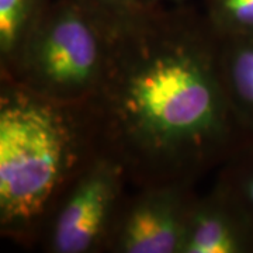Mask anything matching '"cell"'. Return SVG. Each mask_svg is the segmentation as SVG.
Listing matches in <instances>:
<instances>
[{
    "label": "cell",
    "mask_w": 253,
    "mask_h": 253,
    "mask_svg": "<svg viewBox=\"0 0 253 253\" xmlns=\"http://www.w3.org/2000/svg\"><path fill=\"white\" fill-rule=\"evenodd\" d=\"M100 152L129 184L194 186L248 144L226 94L221 38L186 4H146L110 37L107 68L86 103Z\"/></svg>",
    "instance_id": "1"
},
{
    "label": "cell",
    "mask_w": 253,
    "mask_h": 253,
    "mask_svg": "<svg viewBox=\"0 0 253 253\" xmlns=\"http://www.w3.org/2000/svg\"><path fill=\"white\" fill-rule=\"evenodd\" d=\"M0 83V228L28 241L99 149L86 104L49 99L10 78Z\"/></svg>",
    "instance_id": "2"
},
{
    "label": "cell",
    "mask_w": 253,
    "mask_h": 253,
    "mask_svg": "<svg viewBox=\"0 0 253 253\" xmlns=\"http://www.w3.org/2000/svg\"><path fill=\"white\" fill-rule=\"evenodd\" d=\"M110 51L104 27L76 0H54L10 76L41 96L86 104L103 82Z\"/></svg>",
    "instance_id": "3"
},
{
    "label": "cell",
    "mask_w": 253,
    "mask_h": 253,
    "mask_svg": "<svg viewBox=\"0 0 253 253\" xmlns=\"http://www.w3.org/2000/svg\"><path fill=\"white\" fill-rule=\"evenodd\" d=\"M129 184L124 168L97 151L65 190L41 232L49 253L104 252L110 228Z\"/></svg>",
    "instance_id": "4"
},
{
    "label": "cell",
    "mask_w": 253,
    "mask_h": 253,
    "mask_svg": "<svg viewBox=\"0 0 253 253\" xmlns=\"http://www.w3.org/2000/svg\"><path fill=\"white\" fill-rule=\"evenodd\" d=\"M194 186H139L124 196L110 228L104 252L180 253Z\"/></svg>",
    "instance_id": "5"
},
{
    "label": "cell",
    "mask_w": 253,
    "mask_h": 253,
    "mask_svg": "<svg viewBox=\"0 0 253 253\" xmlns=\"http://www.w3.org/2000/svg\"><path fill=\"white\" fill-rule=\"evenodd\" d=\"M180 253H253V217L214 186L190 204Z\"/></svg>",
    "instance_id": "6"
},
{
    "label": "cell",
    "mask_w": 253,
    "mask_h": 253,
    "mask_svg": "<svg viewBox=\"0 0 253 253\" xmlns=\"http://www.w3.org/2000/svg\"><path fill=\"white\" fill-rule=\"evenodd\" d=\"M226 94L248 142H253V34L221 38Z\"/></svg>",
    "instance_id": "7"
},
{
    "label": "cell",
    "mask_w": 253,
    "mask_h": 253,
    "mask_svg": "<svg viewBox=\"0 0 253 253\" xmlns=\"http://www.w3.org/2000/svg\"><path fill=\"white\" fill-rule=\"evenodd\" d=\"M54 0H0V73L10 76L30 36Z\"/></svg>",
    "instance_id": "8"
},
{
    "label": "cell",
    "mask_w": 253,
    "mask_h": 253,
    "mask_svg": "<svg viewBox=\"0 0 253 253\" xmlns=\"http://www.w3.org/2000/svg\"><path fill=\"white\" fill-rule=\"evenodd\" d=\"M215 186L253 217V142L244 145L221 166Z\"/></svg>",
    "instance_id": "9"
},
{
    "label": "cell",
    "mask_w": 253,
    "mask_h": 253,
    "mask_svg": "<svg viewBox=\"0 0 253 253\" xmlns=\"http://www.w3.org/2000/svg\"><path fill=\"white\" fill-rule=\"evenodd\" d=\"M203 14L219 38L253 34V0H204Z\"/></svg>",
    "instance_id": "10"
},
{
    "label": "cell",
    "mask_w": 253,
    "mask_h": 253,
    "mask_svg": "<svg viewBox=\"0 0 253 253\" xmlns=\"http://www.w3.org/2000/svg\"><path fill=\"white\" fill-rule=\"evenodd\" d=\"M104 27L110 37L145 7L144 0H76Z\"/></svg>",
    "instance_id": "11"
},
{
    "label": "cell",
    "mask_w": 253,
    "mask_h": 253,
    "mask_svg": "<svg viewBox=\"0 0 253 253\" xmlns=\"http://www.w3.org/2000/svg\"><path fill=\"white\" fill-rule=\"evenodd\" d=\"M190 0H144L146 4H155V6H181L186 4Z\"/></svg>",
    "instance_id": "12"
}]
</instances>
